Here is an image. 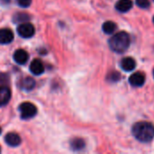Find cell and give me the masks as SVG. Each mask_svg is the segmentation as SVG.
<instances>
[{"mask_svg":"<svg viewBox=\"0 0 154 154\" xmlns=\"http://www.w3.org/2000/svg\"><path fill=\"white\" fill-rule=\"evenodd\" d=\"M134 136L142 143L151 142L154 137V126L148 122L136 123L133 127Z\"/></svg>","mask_w":154,"mask_h":154,"instance_id":"obj_1","label":"cell"},{"mask_svg":"<svg viewBox=\"0 0 154 154\" xmlns=\"http://www.w3.org/2000/svg\"><path fill=\"white\" fill-rule=\"evenodd\" d=\"M130 42L131 40L129 34L125 32H119L109 40V46L115 52L124 53L128 50Z\"/></svg>","mask_w":154,"mask_h":154,"instance_id":"obj_2","label":"cell"},{"mask_svg":"<svg viewBox=\"0 0 154 154\" xmlns=\"http://www.w3.org/2000/svg\"><path fill=\"white\" fill-rule=\"evenodd\" d=\"M19 109H20V113H21V117L23 119H30L37 114L36 106L30 102L23 103L20 106Z\"/></svg>","mask_w":154,"mask_h":154,"instance_id":"obj_3","label":"cell"},{"mask_svg":"<svg viewBox=\"0 0 154 154\" xmlns=\"http://www.w3.org/2000/svg\"><path fill=\"white\" fill-rule=\"evenodd\" d=\"M34 27L32 23H21L19 24V26L17 27V32L18 34L23 37V38H25V39H28V38H31L32 36H33L34 34Z\"/></svg>","mask_w":154,"mask_h":154,"instance_id":"obj_4","label":"cell"},{"mask_svg":"<svg viewBox=\"0 0 154 154\" xmlns=\"http://www.w3.org/2000/svg\"><path fill=\"white\" fill-rule=\"evenodd\" d=\"M129 82L134 87H141L145 82V76L142 72H135L130 76Z\"/></svg>","mask_w":154,"mask_h":154,"instance_id":"obj_5","label":"cell"},{"mask_svg":"<svg viewBox=\"0 0 154 154\" xmlns=\"http://www.w3.org/2000/svg\"><path fill=\"white\" fill-rule=\"evenodd\" d=\"M14 40V33L10 29L3 28L0 29V43L1 44H8L12 42Z\"/></svg>","mask_w":154,"mask_h":154,"instance_id":"obj_6","label":"cell"},{"mask_svg":"<svg viewBox=\"0 0 154 154\" xmlns=\"http://www.w3.org/2000/svg\"><path fill=\"white\" fill-rule=\"evenodd\" d=\"M28 59H29V55H28L27 51L23 49L16 50L14 53V60L18 64L23 65V64L26 63Z\"/></svg>","mask_w":154,"mask_h":154,"instance_id":"obj_7","label":"cell"},{"mask_svg":"<svg viewBox=\"0 0 154 154\" xmlns=\"http://www.w3.org/2000/svg\"><path fill=\"white\" fill-rule=\"evenodd\" d=\"M30 70L34 75H41L44 71V66L40 60H33L30 64Z\"/></svg>","mask_w":154,"mask_h":154,"instance_id":"obj_8","label":"cell"},{"mask_svg":"<svg viewBox=\"0 0 154 154\" xmlns=\"http://www.w3.org/2000/svg\"><path fill=\"white\" fill-rule=\"evenodd\" d=\"M5 143L12 147H16L21 143V138L20 136L15 133H9L5 137Z\"/></svg>","mask_w":154,"mask_h":154,"instance_id":"obj_9","label":"cell"},{"mask_svg":"<svg viewBox=\"0 0 154 154\" xmlns=\"http://www.w3.org/2000/svg\"><path fill=\"white\" fill-rule=\"evenodd\" d=\"M11 98V91L5 86L0 87V106L6 105Z\"/></svg>","mask_w":154,"mask_h":154,"instance_id":"obj_10","label":"cell"},{"mask_svg":"<svg viewBox=\"0 0 154 154\" xmlns=\"http://www.w3.org/2000/svg\"><path fill=\"white\" fill-rule=\"evenodd\" d=\"M121 68L125 70V71H132L135 69L136 67V62L135 60L131 58V57H127V58H125L121 60Z\"/></svg>","mask_w":154,"mask_h":154,"instance_id":"obj_11","label":"cell"},{"mask_svg":"<svg viewBox=\"0 0 154 154\" xmlns=\"http://www.w3.org/2000/svg\"><path fill=\"white\" fill-rule=\"evenodd\" d=\"M132 7H133V2L131 0H119L116 5V8L122 13L129 11Z\"/></svg>","mask_w":154,"mask_h":154,"instance_id":"obj_12","label":"cell"},{"mask_svg":"<svg viewBox=\"0 0 154 154\" xmlns=\"http://www.w3.org/2000/svg\"><path fill=\"white\" fill-rule=\"evenodd\" d=\"M35 87V81L33 79L28 77L21 81V88L24 90H32Z\"/></svg>","mask_w":154,"mask_h":154,"instance_id":"obj_13","label":"cell"},{"mask_svg":"<svg viewBox=\"0 0 154 154\" xmlns=\"http://www.w3.org/2000/svg\"><path fill=\"white\" fill-rule=\"evenodd\" d=\"M102 28H103V31H104L105 33H106V34H112L113 32H115V31L116 30L117 26H116V24L114 22L107 21V22L104 23Z\"/></svg>","mask_w":154,"mask_h":154,"instance_id":"obj_14","label":"cell"},{"mask_svg":"<svg viewBox=\"0 0 154 154\" xmlns=\"http://www.w3.org/2000/svg\"><path fill=\"white\" fill-rule=\"evenodd\" d=\"M70 146L74 151H80L85 147V142L80 138H75L71 141Z\"/></svg>","mask_w":154,"mask_h":154,"instance_id":"obj_15","label":"cell"},{"mask_svg":"<svg viewBox=\"0 0 154 154\" xmlns=\"http://www.w3.org/2000/svg\"><path fill=\"white\" fill-rule=\"evenodd\" d=\"M120 79V74L116 71H113L108 74L107 76V80L110 82H116Z\"/></svg>","mask_w":154,"mask_h":154,"instance_id":"obj_16","label":"cell"},{"mask_svg":"<svg viewBox=\"0 0 154 154\" xmlns=\"http://www.w3.org/2000/svg\"><path fill=\"white\" fill-rule=\"evenodd\" d=\"M28 19V15L25 14H18L14 16V20H15V22H18V23H24L26 20Z\"/></svg>","mask_w":154,"mask_h":154,"instance_id":"obj_17","label":"cell"},{"mask_svg":"<svg viewBox=\"0 0 154 154\" xmlns=\"http://www.w3.org/2000/svg\"><path fill=\"white\" fill-rule=\"evenodd\" d=\"M136 4L138 6L142 8H148L150 6V1L149 0H136Z\"/></svg>","mask_w":154,"mask_h":154,"instance_id":"obj_18","label":"cell"},{"mask_svg":"<svg viewBox=\"0 0 154 154\" xmlns=\"http://www.w3.org/2000/svg\"><path fill=\"white\" fill-rule=\"evenodd\" d=\"M18 5L22 7H28L31 3H32V0H16Z\"/></svg>","mask_w":154,"mask_h":154,"instance_id":"obj_19","label":"cell"},{"mask_svg":"<svg viewBox=\"0 0 154 154\" xmlns=\"http://www.w3.org/2000/svg\"><path fill=\"white\" fill-rule=\"evenodd\" d=\"M1 132H2V129L0 128V134H1Z\"/></svg>","mask_w":154,"mask_h":154,"instance_id":"obj_20","label":"cell"},{"mask_svg":"<svg viewBox=\"0 0 154 154\" xmlns=\"http://www.w3.org/2000/svg\"><path fill=\"white\" fill-rule=\"evenodd\" d=\"M153 77H154V69H153Z\"/></svg>","mask_w":154,"mask_h":154,"instance_id":"obj_21","label":"cell"},{"mask_svg":"<svg viewBox=\"0 0 154 154\" xmlns=\"http://www.w3.org/2000/svg\"><path fill=\"white\" fill-rule=\"evenodd\" d=\"M0 152H1V147H0Z\"/></svg>","mask_w":154,"mask_h":154,"instance_id":"obj_22","label":"cell"},{"mask_svg":"<svg viewBox=\"0 0 154 154\" xmlns=\"http://www.w3.org/2000/svg\"><path fill=\"white\" fill-rule=\"evenodd\" d=\"M153 22H154V17H153Z\"/></svg>","mask_w":154,"mask_h":154,"instance_id":"obj_23","label":"cell"}]
</instances>
